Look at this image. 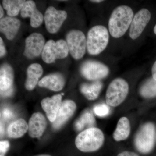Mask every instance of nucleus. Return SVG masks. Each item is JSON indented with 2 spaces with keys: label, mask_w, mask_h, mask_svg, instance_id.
I'll use <instances>...</instances> for the list:
<instances>
[{
  "label": "nucleus",
  "mask_w": 156,
  "mask_h": 156,
  "mask_svg": "<svg viewBox=\"0 0 156 156\" xmlns=\"http://www.w3.org/2000/svg\"><path fill=\"white\" fill-rule=\"evenodd\" d=\"M81 73L87 80L96 81L106 77L109 69L107 66L99 62L87 61L82 65Z\"/></svg>",
  "instance_id": "6e6552de"
},
{
  "label": "nucleus",
  "mask_w": 156,
  "mask_h": 156,
  "mask_svg": "<svg viewBox=\"0 0 156 156\" xmlns=\"http://www.w3.org/2000/svg\"><path fill=\"white\" fill-rule=\"evenodd\" d=\"M69 51L75 59L83 58L87 48V38L83 32L79 30H72L66 36Z\"/></svg>",
  "instance_id": "0eeeda50"
},
{
  "label": "nucleus",
  "mask_w": 156,
  "mask_h": 156,
  "mask_svg": "<svg viewBox=\"0 0 156 156\" xmlns=\"http://www.w3.org/2000/svg\"><path fill=\"white\" fill-rule=\"evenodd\" d=\"M28 130V125L23 119H20L11 123L8 128V134L10 137H21Z\"/></svg>",
  "instance_id": "4be33fe9"
},
{
  "label": "nucleus",
  "mask_w": 156,
  "mask_h": 156,
  "mask_svg": "<svg viewBox=\"0 0 156 156\" xmlns=\"http://www.w3.org/2000/svg\"><path fill=\"white\" fill-rule=\"evenodd\" d=\"M134 12L129 6H118L113 10L108 21L111 35L115 38L122 37L131 26Z\"/></svg>",
  "instance_id": "f257e3e1"
},
{
  "label": "nucleus",
  "mask_w": 156,
  "mask_h": 156,
  "mask_svg": "<svg viewBox=\"0 0 156 156\" xmlns=\"http://www.w3.org/2000/svg\"><path fill=\"white\" fill-rule=\"evenodd\" d=\"M4 11H3V9L2 7V5L0 6V18L1 19H2L4 16Z\"/></svg>",
  "instance_id": "473e14b6"
},
{
  "label": "nucleus",
  "mask_w": 156,
  "mask_h": 156,
  "mask_svg": "<svg viewBox=\"0 0 156 156\" xmlns=\"http://www.w3.org/2000/svg\"><path fill=\"white\" fill-rule=\"evenodd\" d=\"M95 115L99 117L106 116L110 112V108L108 105L105 104H98L95 105L93 108Z\"/></svg>",
  "instance_id": "a878e982"
},
{
  "label": "nucleus",
  "mask_w": 156,
  "mask_h": 156,
  "mask_svg": "<svg viewBox=\"0 0 156 156\" xmlns=\"http://www.w3.org/2000/svg\"><path fill=\"white\" fill-rule=\"evenodd\" d=\"M151 71L152 78L156 81V61L153 66Z\"/></svg>",
  "instance_id": "2f4dec72"
},
{
  "label": "nucleus",
  "mask_w": 156,
  "mask_h": 156,
  "mask_svg": "<svg viewBox=\"0 0 156 156\" xmlns=\"http://www.w3.org/2000/svg\"><path fill=\"white\" fill-rule=\"evenodd\" d=\"M62 94H58L51 98H46L42 101L41 104L44 110L46 112L48 119L53 122L62 104Z\"/></svg>",
  "instance_id": "4468645a"
},
{
  "label": "nucleus",
  "mask_w": 156,
  "mask_h": 156,
  "mask_svg": "<svg viewBox=\"0 0 156 156\" xmlns=\"http://www.w3.org/2000/svg\"><path fill=\"white\" fill-rule=\"evenodd\" d=\"M90 2L95 3H100L103 2V1H100V0L99 1V0H98V1H90Z\"/></svg>",
  "instance_id": "f704fd0d"
},
{
  "label": "nucleus",
  "mask_w": 156,
  "mask_h": 156,
  "mask_svg": "<svg viewBox=\"0 0 156 156\" xmlns=\"http://www.w3.org/2000/svg\"><path fill=\"white\" fill-rule=\"evenodd\" d=\"M140 93L143 97L151 98L156 96V81L152 78L148 80L140 89Z\"/></svg>",
  "instance_id": "393cba45"
},
{
  "label": "nucleus",
  "mask_w": 156,
  "mask_h": 156,
  "mask_svg": "<svg viewBox=\"0 0 156 156\" xmlns=\"http://www.w3.org/2000/svg\"><path fill=\"white\" fill-rule=\"evenodd\" d=\"M151 18L150 12L143 9L134 15L129 30V36L133 40L139 37L142 33Z\"/></svg>",
  "instance_id": "9d476101"
},
{
  "label": "nucleus",
  "mask_w": 156,
  "mask_h": 156,
  "mask_svg": "<svg viewBox=\"0 0 156 156\" xmlns=\"http://www.w3.org/2000/svg\"><path fill=\"white\" fill-rule=\"evenodd\" d=\"M76 105L73 101L66 100L62 103L56 120L53 122V128L58 129L66 122L76 111Z\"/></svg>",
  "instance_id": "ddd939ff"
},
{
  "label": "nucleus",
  "mask_w": 156,
  "mask_h": 156,
  "mask_svg": "<svg viewBox=\"0 0 156 156\" xmlns=\"http://www.w3.org/2000/svg\"><path fill=\"white\" fill-rule=\"evenodd\" d=\"M154 34L156 35V24L155 26L154 27Z\"/></svg>",
  "instance_id": "c9c22d12"
},
{
  "label": "nucleus",
  "mask_w": 156,
  "mask_h": 156,
  "mask_svg": "<svg viewBox=\"0 0 156 156\" xmlns=\"http://www.w3.org/2000/svg\"><path fill=\"white\" fill-rule=\"evenodd\" d=\"M25 2L23 0H4L3 7L9 17H14L19 14Z\"/></svg>",
  "instance_id": "b1692460"
},
{
  "label": "nucleus",
  "mask_w": 156,
  "mask_h": 156,
  "mask_svg": "<svg viewBox=\"0 0 156 156\" xmlns=\"http://www.w3.org/2000/svg\"><path fill=\"white\" fill-rule=\"evenodd\" d=\"M6 53L5 48L2 37L0 38V56L1 57L5 56Z\"/></svg>",
  "instance_id": "c85d7f7f"
},
{
  "label": "nucleus",
  "mask_w": 156,
  "mask_h": 156,
  "mask_svg": "<svg viewBox=\"0 0 156 156\" xmlns=\"http://www.w3.org/2000/svg\"><path fill=\"white\" fill-rule=\"evenodd\" d=\"M10 144L8 141L0 142V156H5L9 150Z\"/></svg>",
  "instance_id": "bb28decb"
},
{
  "label": "nucleus",
  "mask_w": 156,
  "mask_h": 156,
  "mask_svg": "<svg viewBox=\"0 0 156 156\" xmlns=\"http://www.w3.org/2000/svg\"><path fill=\"white\" fill-rule=\"evenodd\" d=\"M69 52L67 43L64 40L55 42L50 40L45 44L41 54L42 58L46 63H53L56 59L66 58Z\"/></svg>",
  "instance_id": "423d86ee"
},
{
  "label": "nucleus",
  "mask_w": 156,
  "mask_h": 156,
  "mask_svg": "<svg viewBox=\"0 0 156 156\" xmlns=\"http://www.w3.org/2000/svg\"><path fill=\"white\" fill-rule=\"evenodd\" d=\"M12 92H13V88H11V89L6 91H2L1 92V95L3 96H9L12 94Z\"/></svg>",
  "instance_id": "7c9ffc66"
},
{
  "label": "nucleus",
  "mask_w": 156,
  "mask_h": 156,
  "mask_svg": "<svg viewBox=\"0 0 156 156\" xmlns=\"http://www.w3.org/2000/svg\"><path fill=\"white\" fill-rule=\"evenodd\" d=\"M28 125L30 136L33 138H38L44 133L47 126V122L41 113H35L30 119Z\"/></svg>",
  "instance_id": "2eb2a0df"
},
{
  "label": "nucleus",
  "mask_w": 156,
  "mask_h": 156,
  "mask_svg": "<svg viewBox=\"0 0 156 156\" xmlns=\"http://www.w3.org/2000/svg\"><path fill=\"white\" fill-rule=\"evenodd\" d=\"M109 38L108 31L104 26L96 25L90 29L87 39L88 53L97 55L103 52L108 44Z\"/></svg>",
  "instance_id": "7ed1b4c3"
},
{
  "label": "nucleus",
  "mask_w": 156,
  "mask_h": 156,
  "mask_svg": "<svg viewBox=\"0 0 156 156\" xmlns=\"http://www.w3.org/2000/svg\"><path fill=\"white\" fill-rule=\"evenodd\" d=\"M44 37L41 34H31L25 40L23 55L28 58H33L42 54L45 45Z\"/></svg>",
  "instance_id": "9b49d317"
},
{
  "label": "nucleus",
  "mask_w": 156,
  "mask_h": 156,
  "mask_svg": "<svg viewBox=\"0 0 156 156\" xmlns=\"http://www.w3.org/2000/svg\"><path fill=\"white\" fill-rule=\"evenodd\" d=\"M67 17L66 11L57 10L53 6H50L46 10L44 16L47 30L50 33H56Z\"/></svg>",
  "instance_id": "1a4fd4ad"
},
{
  "label": "nucleus",
  "mask_w": 156,
  "mask_h": 156,
  "mask_svg": "<svg viewBox=\"0 0 156 156\" xmlns=\"http://www.w3.org/2000/svg\"><path fill=\"white\" fill-rule=\"evenodd\" d=\"M95 125L96 121L93 115L91 112H86L76 121L75 127L77 131H81L94 128Z\"/></svg>",
  "instance_id": "5701e85b"
},
{
  "label": "nucleus",
  "mask_w": 156,
  "mask_h": 156,
  "mask_svg": "<svg viewBox=\"0 0 156 156\" xmlns=\"http://www.w3.org/2000/svg\"><path fill=\"white\" fill-rule=\"evenodd\" d=\"M103 87L100 81H96L92 83H83L80 87L81 92L89 100H94L99 96Z\"/></svg>",
  "instance_id": "412c9836"
},
{
  "label": "nucleus",
  "mask_w": 156,
  "mask_h": 156,
  "mask_svg": "<svg viewBox=\"0 0 156 156\" xmlns=\"http://www.w3.org/2000/svg\"><path fill=\"white\" fill-rule=\"evenodd\" d=\"M21 15L23 18L30 17L31 26L36 28L43 23L44 16L37 9L35 3L33 1H26L21 10Z\"/></svg>",
  "instance_id": "f8f14e48"
},
{
  "label": "nucleus",
  "mask_w": 156,
  "mask_h": 156,
  "mask_svg": "<svg viewBox=\"0 0 156 156\" xmlns=\"http://www.w3.org/2000/svg\"><path fill=\"white\" fill-rule=\"evenodd\" d=\"M14 113L12 110L9 108H5L2 112V116L5 120H9L14 117Z\"/></svg>",
  "instance_id": "cd10ccee"
},
{
  "label": "nucleus",
  "mask_w": 156,
  "mask_h": 156,
  "mask_svg": "<svg viewBox=\"0 0 156 156\" xmlns=\"http://www.w3.org/2000/svg\"><path fill=\"white\" fill-rule=\"evenodd\" d=\"M4 129L2 124H1V135H3L4 134Z\"/></svg>",
  "instance_id": "72a5a7b5"
},
{
  "label": "nucleus",
  "mask_w": 156,
  "mask_h": 156,
  "mask_svg": "<svg viewBox=\"0 0 156 156\" xmlns=\"http://www.w3.org/2000/svg\"><path fill=\"white\" fill-rule=\"evenodd\" d=\"M155 138L156 128L154 125L151 122L145 123L143 125L135 136V147L141 153H149L153 150Z\"/></svg>",
  "instance_id": "20e7f679"
},
{
  "label": "nucleus",
  "mask_w": 156,
  "mask_h": 156,
  "mask_svg": "<svg viewBox=\"0 0 156 156\" xmlns=\"http://www.w3.org/2000/svg\"><path fill=\"white\" fill-rule=\"evenodd\" d=\"M43 73L41 66L38 63H33L29 66L27 70L25 87L27 90H33Z\"/></svg>",
  "instance_id": "a211bd4d"
},
{
  "label": "nucleus",
  "mask_w": 156,
  "mask_h": 156,
  "mask_svg": "<svg viewBox=\"0 0 156 156\" xmlns=\"http://www.w3.org/2000/svg\"><path fill=\"white\" fill-rule=\"evenodd\" d=\"M129 92V85L122 78H117L112 81L108 87L105 95L107 105L119 106L127 97Z\"/></svg>",
  "instance_id": "39448f33"
},
{
  "label": "nucleus",
  "mask_w": 156,
  "mask_h": 156,
  "mask_svg": "<svg viewBox=\"0 0 156 156\" xmlns=\"http://www.w3.org/2000/svg\"><path fill=\"white\" fill-rule=\"evenodd\" d=\"M117 156H139L135 153L129 151H125L119 154Z\"/></svg>",
  "instance_id": "c756f323"
},
{
  "label": "nucleus",
  "mask_w": 156,
  "mask_h": 156,
  "mask_svg": "<svg viewBox=\"0 0 156 156\" xmlns=\"http://www.w3.org/2000/svg\"><path fill=\"white\" fill-rule=\"evenodd\" d=\"M105 137L99 128H92L84 130L76 137V147L81 151L91 152L98 150L103 145Z\"/></svg>",
  "instance_id": "f03ea898"
},
{
  "label": "nucleus",
  "mask_w": 156,
  "mask_h": 156,
  "mask_svg": "<svg viewBox=\"0 0 156 156\" xmlns=\"http://www.w3.org/2000/svg\"><path fill=\"white\" fill-rule=\"evenodd\" d=\"M20 26V21L15 17H4L0 20V30L9 40L14 38L18 32Z\"/></svg>",
  "instance_id": "dca6fc26"
},
{
  "label": "nucleus",
  "mask_w": 156,
  "mask_h": 156,
  "mask_svg": "<svg viewBox=\"0 0 156 156\" xmlns=\"http://www.w3.org/2000/svg\"><path fill=\"white\" fill-rule=\"evenodd\" d=\"M130 131L131 126L129 120L126 117H122L119 120L114 132V139L117 141L125 140L130 135Z\"/></svg>",
  "instance_id": "aec40b11"
},
{
  "label": "nucleus",
  "mask_w": 156,
  "mask_h": 156,
  "mask_svg": "<svg viewBox=\"0 0 156 156\" xmlns=\"http://www.w3.org/2000/svg\"><path fill=\"white\" fill-rule=\"evenodd\" d=\"M64 78L58 73L52 74L45 76L39 82L40 87L48 88L54 91H59L64 87Z\"/></svg>",
  "instance_id": "f3484780"
},
{
  "label": "nucleus",
  "mask_w": 156,
  "mask_h": 156,
  "mask_svg": "<svg viewBox=\"0 0 156 156\" xmlns=\"http://www.w3.org/2000/svg\"><path fill=\"white\" fill-rule=\"evenodd\" d=\"M14 74L10 65H3L0 69V89L1 92L5 91L12 88Z\"/></svg>",
  "instance_id": "6ab92c4d"
},
{
  "label": "nucleus",
  "mask_w": 156,
  "mask_h": 156,
  "mask_svg": "<svg viewBox=\"0 0 156 156\" xmlns=\"http://www.w3.org/2000/svg\"><path fill=\"white\" fill-rule=\"evenodd\" d=\"M37 156H50L49 155H39Z\"/></svg>",
  "instance_id": "e433bc0d"
}]
</instances>
